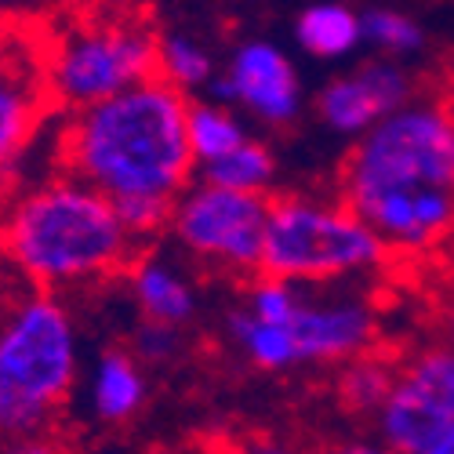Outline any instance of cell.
Listing matches in <instances>:
<instances>
[{
  "label": "cell",
  "instance_id": "cell-14",
  "mask_svg": "<svg viewBox=\"0 0 454 454\" xmlns=\"http://www.w3.org/2000/svg\"><path fill=\"white\" fill-rule=\"evenodd\" d=\"M149 396V382H145V371L142 360L124 346H113L102 349L91 360L88 371V407L98 422L106 426H124L131 422L135 414L142 411Z\"/></svg>",
  "mask_w": 454,
  "mask_h": 454
},
{
  "label": "cell",
  "instance_id": "cell-18",
  "mask_svg": "<svg viewBox=\"0 0 454 454\" xmlns=\"http://www.w3.org/2000/svg\"><path fill=\"white\" fill-rule=\"evenodd\" d=\"M197 178H204L211 185H222V189H233V193L266 197L273 178H277V160H273V153L266 145L251 138L240 149H233L230 157H222V160L200 168Z\"/></svg>",
  "mask_w": 454,
  "mask_h": 454
},
{
  "label": "cell",
  "instance_id": "cell-2",
  "mask_svg": "<svg viewBox=\"0 0 454 454\" xmlns=\"http://www.w3.org/2000/svg\"><path fill=\"white\" fill-rule=\"evenodd\" d=\"M189 98L160 77L121 91L98 106L66 113L59 131V171L88 182L102 197L178 200L197 178L185 135Z\"/></svg>",
  "mask_w": 454,
  "mask_h": 454
},
{
  "label": "cell",
  "instance_id": "cell-6",
  "mask_svg": "<svg viewBox=\"0 0 454 454\" xmlns=\"http://www.w3.org/2000/svg\"><path fill=\"white\" fill-rule=\"evenodd\" d=\"M393 266L386 244L338 197L291 193L270 200L266 247L258 277H277L309 287L364 284Z\"/></svg>",
  "mask_w": 454,
  "mask_h": 454
},
{
  "label": "cell",
  "instance_id": "cell-21",
  "mask_svg": "<svg viewBox=\"0 0 454 454\" xmlns=\"http://www.w3.org/2000/svg\"><path fill=\"white\" fill-rule=\"evenodd\" d=\"M182 349V327H168V324H149L142 320L135 338H131V353L142 364H164Z\"/></svg>",
  "mask_w": 454,
  "mask_h": 454
},
{
  "label": "cell",
  "instance_id": "cell-20",
  "mask_svg": "<svg viewBox=\"0 0 454 454\" xmlns=\"http://www.w3.org/2000/svg\"><path fill=\"white\" fill-rule=\"evenodd\" d=\"M360 36L364 48L374 51V59H393V62L422 51L426 44L422 26L396 8H367L360 15Z\"/></svg>",
  "mask_w": 454,
  "mask_h": 454
},
{
  "label": "cell",
  "instance_id": "cell-23",
  "mask_svg": "<svg viewBox=\"0 0 454 454\" xmlns=\"http://www.w3.org/2000/svg\"><path fill=\"white\" fill-rule=\"evenodd\" d=\"M0 454H69V447H66L55 433H41V436H12V440H0Z\"/></svg>",
  "mask_w": 454,
  "mask_h": 454
},
{
  "label": "cell",
  "instance_id": "cell-5",
  "mask_svg": "<svg viewBox=\"0 0 454 454\" xmlns=\"http://www.w3.org/2000/svg\"><path fill=\"white\" fill-rule=\"evenodd\" d=\"M41 36L48 91L62 113L98 106L157 77L160 33L142 12L113 4L73 8Z\"/></svg>",
  "mask_w": 454,
  "mask_h": 454
},
{
  "label": "cell",
  "instance_id": "cell-26",
  "mask_svg": "<svg viewBox=\"0 0 454 454\" xmlns=\"http://www.w3.org/2000/svg\"><path fill=\"white\" fill-rule=\"evenodd\" d=\"M22 287H26V284H22V280H19V277L8 270V262L0 258V309H4V306H8V301H12V298L22 291Z\"/></svg>",
  "mask_w": 454,
  "mask_h": 454
},
{
  "label": "cell",
  "instance_id": "cell-22",
  "mask_svg": "<svg viewBox=\"0 0 454 454\" xmlns=\"http://www.w3.org/2000/svg\"><path fill=\"white\" fill-rule=\"evenodd\" d=\"M443 266V284H440V327H443V342L454 349V247L440 258Z\"/></svg>",
  "mask_w": 454,
  "mask_h": 454
},
{
  "label": "cell",
  "instance_id": "cell-1",
  "mask_svg": "<svg viewBox=\"0 0 454 454\" xmlns=\"http://www.w3.org/2000/svg\"><path fill=\"white\" fill-rule=\"evenodd\" d=\"M338 193L393 262H440L454 247V102L411 98L356 138Z\"/></svg>",
  "mask_w": 454,
  "mask_h": 454
},
{
  "label": "cell",
  "instance_id": "cell-15",
  "mask_svg": "<svg viewBox=\"0 0 454 454\" xmlns=\"http://www.w3.org/2000/svg\"><path fill=\"white\" fill-rule=\"evenodd\" d=\"M396 367H400V356L386 353L382 346L353 356L349 364L338 367V378H334L338 403H342L349 414H356V419H371L374 422L378 411L386 407V400L393 393Z\"/></svg>",
  "mask_w": 454,
  "mask_h": 454
},
{
  "label": "cell",
  "instance_id": "cell-17",
  "mask_svg": "<svg viewBox=\"0 0 454 454\" xmlns=\"http://www.w3.org/2000/svg\"><path fill=\"white\" fill-rule=\"evenodd\" d=\"M185 135H189V149H193L197 171L222 160V157H230L244 142H251L244 121L233 113V106H225V102H189Z\"/></svg>",
  "mask_w": 454,
  "mask_h": 454
},
{
  "label": "cell",
  "instance_id": "cell-28",
  "mask_svg": "<svg viewBox=\"0 0 454 454\" xmlns=\"http://www.w3.org/2000/svg\"><path fill=\"white\" fill-rule=\"evenodd\" d=\"M447 84H450V91H454V51H450V59H447Z\"/></svg>",
  "mask_w": 454,
  "mask_h": 454
},
{
  "label": "cell",
  "instance_id": "cell-19",
  "mask_svg": "<svg viewBox=\"0 0 454 454\" xmlns=\"http://www.w3.org/2000/svg\"><path fill=\"white\" fill-rule=\"evenodd\" d=\"M157 77L164 84H171L175 91L189 95V91L211 88L218 73H215V62L204 44H197L193 36H185V33H168V36H160Z\"/></svg>",
  "mask_w": 454,
  "mask_h": 454
},
{
  "label": "cell",
  "instance_id": "cell-24",
  "mask_svg": "<svg viewBox=\"0 0 454 454\" xmlns=\"http://www.w3.org/2000/svg\"><path fill=\"white\" fill-rule=\"evenodd\" d=\"M225 454H306V450L287 440H277V436H247V440L233 443Z\"/></svg>",
  "mask_w": 454,
  "mask_h": 454
},
{
  "label": "cell",
  "instance_id": "cell-8",
  "mask_svg": "<svg viewBox=\"0 0 454 454\" xmlns=\"http://www.w3.org/2000/svg\"><path fill=\"white\" fill-rule=\"evenodd\" d=\"M266 222L270 197L233 193V189L193 178L171 207L168 233L189 258L207 270L258 277L262 247H266Z\"/></svg>",
  "mask_w": 454,
  "mask_h": 454
},
{
  "label": "cell",
  "instance_id": "cell-12",
  "mask_svg": "<svg viewBox=\"0 0 454 454\" xmlns=\"http://www.w3.org/2000/svg\"><path fill=\"white\" fill-rule=\"evenodd\" d=\"M211 91L225 106H240L254 121L284 128L301 109V81L294 62L270 41H247L240 44L225 69L215 77Z\"/></svg>",
  "mask_w": 454,
  "mask_h": 454
},
{
  "label": "cell",
  "instance_id": "cell-10",
  "mask_svg": "<svg viewBox=\"0 0 454 454\" xmlns=\"http://www.w3.org/2000/svg\"><path fill=\"white\" fill-rule=\"evenodd\" d=\"M51 106L44 36L4 26L0 29V185L29 153Z\"/></svg>",
  "mask_w": 454,
  "mask_h": 454
},
{
  "label": "cell",
  "instance_id": "cell-16",
  "mask_svg": "<svg viewBox=\"0 0 454 454\" xmlns=\"http://www.w3.org/2000/svg\"><path fill=\"white\" fill-rule=\"evenodd\" d=\"M294 36L313 59H327V62L346 59L364 44L360 12H353L349 4H338V0H320V4H309L298 15Z\"/></svg>",
  "mask_w": 454,
  "mask_h": 454
},
{
  "label": "cell",
  "instance_id": "cell-13",
  "mask_svg": "<svg viewBox=\"0 0 454 454\" xmlns=\"http://www.w3.org/2000/svg\"><path fill=\"white\" fill-rule=\"evenodd\" d=\"M128 291L142 320L149 324H168V327H185L197 317L200 294L197 284L178 262L164 258V254H135V262L128 266Z\"/></svg>",
  "mask_w": 454,
  "mask_h": 454
},
{
  "label": "cell",
  "instance_id": "cell-29",
  "mask_svg": "<svg viewBox=\"0 0 454 454\" xmlns=\"http://www.w3.org/2000/svg\"><path fill=\"white\" fill-rule=\"evenodd\" d=\"M429 454H454V447H447V450H429Z\"/></svg>",
  "mask_w": 454,
  "mask_h": 454
},
{
  "label": "cell",
  "instance_id": "cell-11",
  "mask_svg": "<svg viewBox=\"0 0 454 454\" xmlns=\"http://www.w3.org/2000/svg\"><path fill=\"white\" fill-rule=\"evenodd\" d=\"M414 95V77L393 59H367L364 66L334 77L317 95V117L327 131L364 138L371 128L389 121Z\"/></svg>",
  "mask_w": 454,
  "mask_h": 454
},
{
  "label": "cell",
  "instance_id": "cell-7",
  "mask_svg": "<svg viewBox=\"0 0 454 454\" xmlns=\"http://www.w3.org/2000/svg\"><path fill=\"white\" fill-rule=\"evenodd\" d=\"M244 309L287 327L301 367H342L378 349V309L360 284L309 287L277 277H251Z\"/></svg>",
  "mask_w": 454,
  "mask_h": 454
},
{
  "label": "cell",
  "instance_id": "cell-25",
  "mask_svg": "<svg viewBox=\"0 0 454 454\" xmlns=\"http://www.w3.org/2000/svg\"><path fill=\"white\" fill-rule=\"evenodd\" d=\"M324 454H396V450L386 447L378 436H353V440H338V443H331Z\"/></svg>",
  "mask_w": 454,
  "mask_h": 454
},
{
  "label": "cell",
  "instance_id": "cell-4",
  "mask_svg": "<svg viewBox=\"0 0 454 454\" xmlns=\"http://www.w3.org/2000/svg\"><path fill=\"white\" fill-rule=\"evenodd\" d=\"M81 382V331L69 306L22 287L0 309V440L55 429Z\"/></svg>",
  "mask_w": 454,
  "mask_h": 454
},
{
  "label": "cell",
  "instance_id": "cell-3",
  "mask_svg": "<svg viewBox=\"0 0 454 454\" xmlns=\"http://www.w3.org/2000/svg\"><path fill=\"white\" fill-rule=\"evenodd\" d=\"M135 254L138 240L113 200L66 171L0 204V258L26 287L51 294L95 287L128 273Z\"/></svg>",
  "mask_w": 454,
  "mask_h": 454
},
{
  "label": "cell",
  "instance_id": "cell-9",
  "mask_svg": "<svg viewBox=\"0 0 454 454\" xmlns=\"http://www.w3.org/2000/svg\"><path fill=\"white\" fill-rule=\"evenodd\" d=\"M374 436L396 454L454 447V349L443 338L400 356L393 393L374 419Z\"/></svg>",
  "mask_w": 454,
  "mask_h": 454
},
{
  "label": "cell",
  "instance_id": "cell-27",
  "mask_svg": "<svg viewBox=\"0 0 454 454\" xmlns=\"http://www.w3.org/2000/svg\"><path fill=\"white\" fill-rule=\"evenodd\" d=\"M160 454H215V450H204V447H171V450H160Z\"/></svg>",
  "mask_w": 454,
  "mask_h": 454
}]
</instances>
